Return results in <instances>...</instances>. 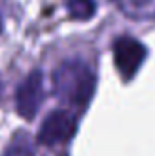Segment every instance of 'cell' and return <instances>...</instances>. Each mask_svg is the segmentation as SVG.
Returning a JSON list of instances; mask_svg holds the SVG:
<instances>
[{"mask_svg":"<svg viewBox=\"0 0 155 156\" xmlns=\"http://www.w3.org/2000/svg\"><path fill=\"white\" fill-rule=\"evenodd\" d=\"M55 94L77 107H86L95 91V76L82 62H66L53 75Z\"/></svg>","mask_w":155,"mask_h":156,"instance_id":"6da1fadb","label":"cell"},{"mask_svg":"<svg viewBox=\"0 0 155 156\" xmlns=\"http://www.w3.org/2000/svg\"><path fill=\"white\" fill-rule=\"evenodd\" d=\"M146 58V47L131 37H122L113 44V60L124 80L133 78Z\"/></svg>","mask_w":155,"mask_h":156,"instance_id":"7a4b0ae2","label":"cell"},{"mask_svg":"<svg viewBox=\"0 0 155 156\" xmlns=\"http://www.w3.org/2000/svg\"><path fill=\"white\" fill-rule=\"evenodd\" d=\"M42 100H44V76L40 71H31L22 80L15 94L18 115L31 120L37 115Z\"/></svg>","mask_w":155,"mask_h":156,"instance_id":"3957f363","label":"cell"},{"mask_svg":"<svg viewBox=\"0 0 155 156\" xmlns=\"http://www.w3.org/2000/svg\"><path fill=\"white\" fill-rule=\"evenodd\" d=\"M73 133H75V118L68 111L59 109L44 118L39 131V142L44 145L62 144L70 140Z\"/></svg>","mask_w":155,"mask_h":156,"instance_id":"277c9868","label":"cell"},{"mask_svg":"<svg viewBox=\"0 0 155 156\" xmlns=\"http://www.w3.org/2000/svg\"><path fill=\"white\" fill-rule=\"evenodd\" d=\"M70 15L78 20H88L95 13V2L93 0H70L68 4Z\"/></svg>","mask_w":155,"mask_h":156,"instance_id":"5b68a950","label":"cell"},{"mask_svg":"<svg viewBox=\"0 0 155 156\" xmlns=\"http://www.w3.org/2000/svg\"><path fill=\"white\" fill-rule=\"evenodd\" d=\"M0 94H2V83H0Z\"/></svg>","mask_w":155,"mask_h":156,"instance_id":"8992f818","label":"cell"}]
</instances>
